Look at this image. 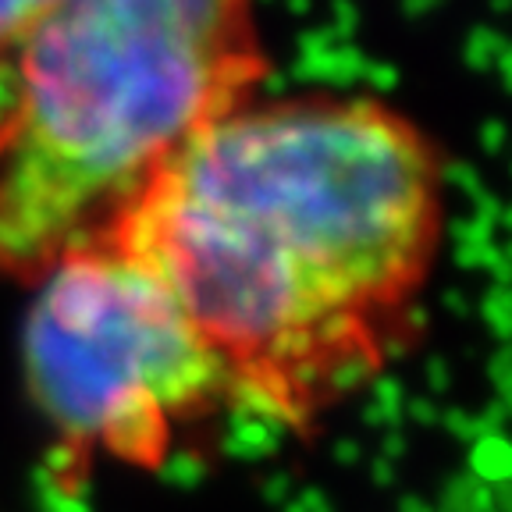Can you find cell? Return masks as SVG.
<instances>
[{
    "mask_svg": "<svg viewBox=\"0 0 512 512\" xmlns=\"http://www.w3.org/2000/svg\"><path fill=\"white\" fill-rule=\"evenodd\" d=\"M445 224L438 146L374 96L249 100L111 232L217 352L232 399L292 431L406 338Z\"/></svg>",
    "mask_w": 512,
    "mask_h": 512,
    "instance_id": "obj_1",
    "label": "cell"
},
{
    "mask_svg": "<svg viewBox=\"0 0 512 512\" xmlns=\"http://www.w3.org/2000/svg\"><path fill=\"white\" fill-rule=\"evenodd\" d=\"M8 68L0 271L22 281L111 232L271 72L253 0H57Z\"/></svg>",
    "mask_w": 512,
    "mask_h": 512,
    "instance_id": "obj_2",
    "label": "cell"
},
{
    "mask_svg": "<svg viewBox=\"0 0 512 512\" xmlns=\"http://www.w3.org/2000/svg\"><path fill=\"white\" fill-rule=\"evenodd\" d=\"M29 285V392L79 459L153 470L189 427L235 402L171 288L114 235L68 249Z\"/></svg>",
    "mask_w": 512,
    "mask_h": 512,
    "instance_id": "obj_3",
    "label": "cell"
},
{
    "mask_svg": "<svg viewBox=\"0 0 512 512\" xmlns=\"http://www.w3.org/2000/svg\"><path fill=\"white\" fill-rule=\"evenodd\" d=\"M57 0H0V64H8L22 40Z\"/></svg>",
    "mask_w": 512,
    "mask_h": 512,
    "instance_id": "obj_4",
    "label": "cell"
}]
</instances>
